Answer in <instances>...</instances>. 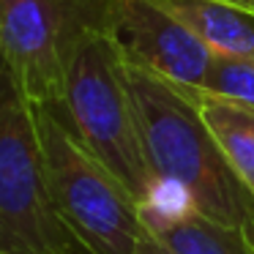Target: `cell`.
Returning <instances> with one entry per match:
<instances>
[{"label": "cell", "mask_w": 254, "mask_h": 254, "mask_svg": "<svg viewBox=\"0 0 254 254\" xmlns=\"http://www.w3.org/2000/svg\"><path fill=\"white\" fill-rule=\"evenodd\" d=\"M126 79L145 156L161 191L175 189L186 208L235 227L254 241V194L227 161L189 90L128 55Z\"/></svg>", "instance_id": "obj_1"}, {"label": "cell", "mask_w": 254, "mask_h": 254, "mask_svg": "<svg viewBox=\"0 0 254 254\" xmlns=\"http://www.w3.org/2000/svg\"><path fill=\"white\" fill-rule=\"evenodd\" d=\"M112 0L77 28L66 55L63 115L88 150L128 189L139 208L161 202L148 164L134 99L126 79V50L110 17Z\"/></svg>", "instance_id": "obj_2"}, {"label": "cell", "mask_w": 254, "mask_h": 254, "mask_svg": "<svg viewBox=\"0 0 254 254\" xmlns=\"http://www.w3.org/2000/svg\"><path fill=\"white\" fill-rule=\"evenodd\" d=\"M36 126L52 197L74 235L90 254H137L148 227L128 189L90 153L61 110L36 107Z\"/></svg>", "instance_id": "obj_3"}, {"label": "cell", "mask_w": 254, "mask_h": 254, "mask_svg": "<svg viewBox=\"0 0 254 254\" xmlns=\"http://www.w3.org/2000/svg\"><path fill=\"white\" fill-rule=\"evenodd\" d=\"M0 254H90L52 197L36 107L6 71L0 77Z\"/></svg>", "instance_id": "obj_4"}, {"label": "cell", "mask_w": 254, "mask_h": 254, "mask_svg": "<svg viewBox=\"0 0 254 254\" xmlns=\"http://www.w3.org/2000/svg\"><path fill=\"white\" fill-rule=\"evenodd\" d=\"M110 0H0L3 71L36 107L63 110L66 55L77 28Z\"/></svg>", "instance_id": "obj_5"}, {"label": "cell", "mask_w": 254, "mask_h": 254, "mask_svg": "<svg viewBox=\"0 0 254 254\" xmlns=\"http://www.w3.org/2000/svg\"><path fill=\"white\" fill-rule=\"evenodd\" d=\"M112 25L134 63L186 88H205L216 52L159 0H112Z\"/></svg>", "instance_id": "obj_6"}, {"label": "cell", "mask_w": 254, "mask_h": 254, "mask_svg": "<svg viewBox=\"0 0 254 254\" xmlns=\"http://www.w3.org/2000/svg\"><path fill=\"white\" fill-rule=\"evenodd\" d=\"M142 219L175 254H254V241L246 232L219 224L186 205L175 210L164 202L145 205Z\"/></svg>", "instance_id": "obj_7"}, {"label": "cell", "mask_w": 254, "mask_h": 254, "mask_svg": "<svg viewBox=\"0 0 254 254\" xmlns=\"http://www.w3.org/2000/svg\"><path fill=\"white\" fill-rule=\"evenodd\" d=\"M186 88V85H183ZM227 161L254 194V107L205 88H186Z\"/></svg>", "instance_id": "obj_8"}, {"label": "cell", "mask_w": 254, "mask_h": 254, "mask_svg": "<svg viewBox=\"0 0 254 254\" xmlns=\"http://www.w3.org/2000/svg\"><path fill=\"white\" fill-rule=\"evenodd\" d=\"M219 55L254 58V17L227 0H159Z\"/></svg>", "instance_id": "obj_9"}, {"label": "cell", "mask_w": 254, "mask_h": 254, "mask_svg": "<svg viewBox=\"0 0 254 254\" xmlns=\"http://www.w3.org/2000/svg\"><path fill=\"white\" fill-rule=\"evenodd\" d=\"M205 90L246 101L254 107V58L241 55H219L216 52L208 68Z\"/></svg>", "instance_id": "obj_10"}, {"label": "cell", "mask_w": 254, "mask_h": 254, "mask_svg": "<svg viewBox=\"0 0 254 254\" xmlns=\"http://www.w3.org/2000/svg\"><path fill=\"white\" fill-rule=\"evenodd\" d=\"M137 254H175L170 246H167L164 241H161L156 232H145L142 238H139V246H137Z\"/></svg>", "instance_id": "obj_11"}, {"label": "cell", "mask_w": 254, "mask_h": 254, "mask_svg": "<svg viewBox=\"0 0 254 254\" xmlns=\"http://www.w3.org/2000/svg\"><path fill=\"white\" fill-rule=\"evenodd\" d=\"M227 3H232V6H238V8H243V11H249V0H227ZM252 14V11H249Z\"/></svg>", "instance_id": "obj_12"}, {"label": "cell", "mask_w": 254, "mask_h": 254, "mask_svg": "<svg viewBox=\"0 0 254 254\" xmlns=\"http://www.w3.org/2000/svg\"><path fill=\"white\" fill-rule=\"evenodd\" d=\"M249 11H252V17H254V0H249Z\"/></svg>", "instance_id": "obj_13"}]
</instances>
